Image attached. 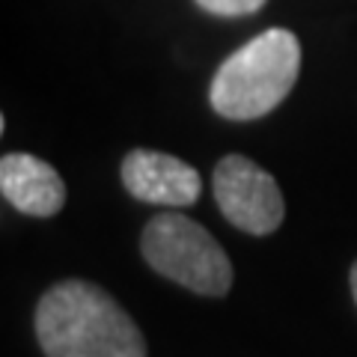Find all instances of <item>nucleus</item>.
Listing matches in <instances>:
<instances>
[{"instance_id":"39448f33","label":"nucleus","mask_w":357,"mask_h":357,"mask_svg":"<svg viewBox=\"0 0 357 357\" xmlns=\"http://www.w3.org/2000/svg\"><path fill=\"white\" fill-rule=\"evenodd\" d=\"M122 185L134 199L155 206H194L199 197V173L182 158L152 149H131L122 161Z\"/></svg>"},{"instance_id":"423d86ee","label":"nucleus","mask_w":357,"mask_h":357,"mask_svg":"<svg viewBox=\"0 0 357 357\" xmlns=\"http://www.w3.org/2000/svg\"><path fill=\"white\" fill-rule=\"evenodd\" d=\"M0 191L21 215L54 218L66 206V185L48 161L27 152H9L0 161Z\"/></svg>"},{"instance_id":"6e6552de","label":"nucleus","mask_w":357,"mask_h":357,"mask_svg":"<svg viewBox=\"0 0 357 357\" xmlns=\"http://www.w3.org/2000/svg\"><path fill=\"white\" fill-rule=\"evenodd\" d=\"M351 292H354V301H357V262L351 265Z\"/></svg>"},{"instance_id":"f257e3e1","label":"nucleus","mask_w":357,"mask_h":357,"mask_svg":"<svg viewBox=\"0 0 357 357\" xmlns=\"http://www.w3.org/2000/svg\"><path fill=\"white\" fill-rule=\"evenodd\" d=\"M33 325L45 357H146V340L134 319L86 280L51 286Z\"/></svg>"},{"instance_id":"20e7f679","label":"nucleus","mask_w":357,"mask_h":357,"mask_svg":"<svg viewBox=\"0 0 357 357\" xmlns=\"http://www.w3.org/2000/svg\"><path fill=\"white\" fill-rule=\"evenodd\" d=\"M215 199L232 227L250 236H271L283 223V194L274 176L244 155H227L215 167Z\"/></svg>"},{"instance_id":"7ed1b4c3","label":"nucleus","mask_w":357,"mask_h":357,"mask_svg":"<svg viewBox=\"0 0 357 357\" xmlns=\"http://www.w3.org/2000/svg\"><path fill=\"white\" fill-rule=\"evenodd\" d=\"M140 250L149 268L197 295L220 298L232 289L227 250L206 227L178 211H164L146 223Z\"/></svg>"},{"instance_id":"0eeeda50","label":"nucleus","mask_w":357,"mask_h":357,"mask_svg":"<svg viewBox=\"0 0 357 357\" xmlns=\"http://www.w3.org/2000/svg\"><path fill=\"white\" fill-rule=\"evenodd\" d=\"M197 3L211 15L236 18V15H250L256 9H262L265 0H197Z\"/></svg>"},{"instance_id":"f03ea898","label":"nucleus","mask_w":357,"mask_h":357,"mask_svg":"<svg viewBox=\"0 0 357 357\" xmlns=\"http://www.w3.org/2000/svg\"><path fill=\"white\" fill-rule=\"evenodd\" d=\"M301 72V42L292 30L274 27L250 39L218 69L211 81V107L223 119L250 122L292 93Z\"/></svg>"}]
</instances>
